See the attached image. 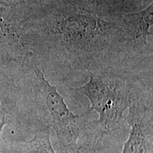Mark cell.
<instances>
[{"label": "cell", "instance_id": "cell-1", "mask_svg": "<svg viewBox=\"0 0 153 153\" xmlns=\"http://www.w3.org/2000/svg\"><path fill=\"white\" fill-rule=\"evenodd\" d=\"M30 12V45L42 57L85 61L129 53L118 21L100 17L71 0H49Z\"/></svg>", "mask_w": 153, "mask_h": 153}, {"label": "cell", "instance_id": "cell-2", "mask_svg": "<svg viewBox=\"0 0 153 153\" xmlns=\"http://www.w3.org/2000/svg\"><path fill=\"white\" fill-rule=\"evenodd\" d=\"M89 80L75 90L86 96L91 103V109L99 115V123L104 133L116 129L129 107L133 91L125 79L111 78L97 72L88 71Z\"/></svg>", "mask_w": 153, "mask_h": 153}, {"label": "cell", "instance_id": "cell-3", "mask_svg": "<svg viewBox=\"0 0 153 153\" xmlns=\"http://www.w3.org/2000/svg\"><path fill=\"white\" fill-rule=\"evenodd\" d=\"M38 96L48 126L55 131L62 153H80L79 116L69 109L57 88L48 81L43 71L35 65Z\"/></svg>", "mask_w": 153, "mask_h": 153}, {"label": "cell", "instance_id": "cell-4", "mask_svg": "<svg viewBox=\"0 0 153 153\" xmlns=\"http://www.w3.org/2000/svg\"><path fill=\"white\" fill-rule=\"evenodd\" d=\"M127 121L131 129L122 153H152V118L150 109L133 97Z\"/></svg>", "mask_w": 153, "mask_h": 153}, {"label": "cell", "instance_id": "cell-5", "mask_svg": "<svg viewBox=\"0 0 153 153\" xmlns=\"http://www.w3.org/2000/svg\"><path fill=\"white\" fill-rule=\"evenodd\" d=\"M117 21L123 28L129 52L152 51L153 2L143 10L120 16Z\"/></svg>", "mask_w": 153, "mask_h": 153}, {"label": "cell", "instance_id": "cell-6", "mask_svg": "<svg viewBox=\"0 0 153 153\" xmlns=\"http://www.w3.org/2000/svg\"><path fill=\"white\" fill-rule=\"evenodd\" d=\"M102 18L117 21L120 16L146 8L152 0H71Z\"/></svg>", "mask_w": 153, "mask_h": 153}, {"label": "cell", "instance_id": "cell-7", "mask_svg": "<svg viewBox=\"0 0 153 153\" xmlns=\"http://www.w3.org/2000/svg\"><path fill=\"white\" fill-rule=\"evenodd\" d=\"M22 150L26 153H56L51 142V127L45 126L38 129L33 138L23 144Z\"/></svg>", "mask_w": 153, "mask_h": 153}, {"label": "cell", "instance_id": "cell-8", "mask_svg": "<svg viewBox=\"0 0 153 153\" xmlns=\"http://www.w3.org/2000/svg\"><path fill=\"white\" fill-rule=\"evenodd\" d=\"M7 123V112L3 108L0 107V136H1V132L3 131L4 127ZM0 153H2L0 150Z\"/></svg>", "mask_w": 153, "mask_h": 153}]
</instances>
